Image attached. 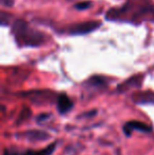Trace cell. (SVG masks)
Instances as JSON below:
<instances>
[{"instance_id":"obj_1","label":"cell","mask_w":154,"mask_h":155,"mask_svg":"<svg viewBox=\"0 0 154 155\" xmlns=\"http://www.w3.org/2000/svg\"><path fill=\"white\" fill-rule=\"evenodd\" d=\"M133 130H137L144 133H150L151 131H152V128H151L150 126H148L147 124L142 123V121H138V120L128 121V123H126V124L123 126V132H125V134L128 135V136H130V134H131V132Z\"/></svg>"},{"instance_id":"obj_2","label":"cell","mask_w":154,"mask_h":155,"mask_svg":"<svg viewBox=\"0 0 154 155\" xmlns=\"http://www.w3.org/2000/svg\"><path fill=\"white\" fill-rule=\"evenodd\" d=\"M99 25H100V22L98 21H88V22H82L74 25L70 32L72 34H88V33L98 29Z\"/></svg>"},{"instance_id":"obj_3","label":"cell","mask_w":154,"mask_h":155,"mask_svg":"<svg viewBox=\"0 0 154 155\" xmlns=\"http://www.w3.org/2000/svg\"><path fill=\"white\" fill-rule=\"evenodd\" d=\"M73 101L69 98L68 95H66L64 93L60 94L59 97H58L57 100V109H58V112L60 114H66L68 113L69 111L72 110L73 108Z\"/></svg>"},{"instance_id":"obj_4","label":"cell","mask_w":154,"mask_h":155,"mask_svg":"<svg viewBox=\"0 0 154 155\" xmlns=\"http://www.w3.org/2000/svg\"><path fill=\"white\" fill-rule=\"evenodd\" d=\"M25 137L28 138L30 141H40L49 138L50 135L44 131H38V130H31L27 131L25 133Z\"/></svg>"},{"instance_id":"obj_5","label":"cell","mask_w":154,"mask_h":155,"mask_svg":"<svg viewBox=\"0 0 154 155\" xmlns=\"http://www.w3.org/2000/svg\"><path fill=\"white\" fill-rule=\"evenodd\" d=\"M135 100L139 104H154V93H142L139 96L135 98Z\"/></svg>"},{"instance_id":"obj_6","label":"cell","mask_w":154,"mask_h":155,"mask_svg":"<svg viewBox=\"0 0 154 155\" xmlns=\"http://www.w3.org/2000/svg\"><path fill=\"white\" fill-rule=\"evenodd\" d=\"M56 148V143H53L51 145H49L47 148L39 151H28V155H51L55 151Z\"/></svg>"},{"instance_id":"obj_7","label":"cell","mask_w":154,"mask_h":155,"mask_svg":"<svg viewBox=\"0 0 154 155\" xmlns=\"http://www.w3.org/2000/svg\"><path fill=\"white\" fill-rule=\"evenodd\" d=\"M91 6V2L90 1H84V2H79V3H77L76 5H75V8H77V10H87V8H89Z\"/></svg>"},{"instance_id":"obj_8","label":"cell","mask_w":154,"mask_h":155,"mask_svg":"<svg viewBox=\"0 0 154 155\" xmlns=\"http://www.w3.org/2000/svg\"><path fill=\"white\" fill-rule=\"evenodd\" d=\"M3 155H28V152H19V151H13V150H4Z\"/></svg>"},{"instance_id":"obj_9","label":"cell","mask_w":154,"mask_h":155,"mask_svg":"<svg viewBox=\"0 0 154 155\" xmlns=\"http://www.w3.org/2000/svg\"><path fill=\"white\" fill-rule=\"evenodd\" d=\"M50 117V114H40L37 117V121H41V120H45Z\"/></svg>"}]
</instances>
